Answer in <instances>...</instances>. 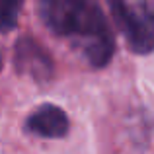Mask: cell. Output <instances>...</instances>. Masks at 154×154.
<instances>
[{
	"label": "cell",
	"instance_id": "obj_1",
	"mask_svg": "<svg viewBox=\"0 0 154 154\" xmlns=\"http://www.w3.org/2000/svg\"><path fill=\"white\" fill-rule=\"evenodd\" d=\"M41 20L53 33L66 37L92 66L111 60L113 39L102 10L90 0H39Z\"/></svg>",
	"mask_w": 154,
	"mask_h": 154
},
{
	"label": "cell",
	"instance_id": "obj_2",
	"mask_svg": "<svg viewBox=\"0 0 154 154\" xmlns=\"http://www.w3.org/2000/svg\"><path fill=\"white\" fill-rule=\"evenodd\" d=\"M109 10L133 53L154 51V8L146 0H109Z\"/></svg>",
	"mask_w": 154,
	"mask_h": 154
},
{
	"label": "cell",
	"instance_id": "obj_3",
	"mask_svg": "<svg viewBox=\"0 0 154 154\" xmlns=\"http://www.w3.org/2000/svg\"><path fill=\"white\" fill-rule=\"evenodd\" d=\"M14 60L18 68L35 80H47L51 76V59L33 39H20L16 45Z\"/></svg>",
	"mask_w": 154,
	"mask_h": 154
},
{
	"label": "cell",
	"instance_id": "obj_4",
	"mask_svg": "<svg viewBox=\"0 0 154 154\" xmlns=\"http://www.w3.org/2000/svg\"><path fill=\"white\" fill-rule=\"evenodd\" d=\"M27 129L37 137L60 139L68 131V117L60 107L47 103L27 117Z\"/></svg>",
	"mask_w": 154,
	"mask_h": 154
},
{
	"label": "cell",
	"instance_id": "obj_5",
	"mask_svg": "<svg viewBox=\"0 0 154 154\" xmlns=\"http://www.w3.org/2000/svg\"><path fill=\"white\" fill-rule=\"evenodd\" d=\"M22 2L23 0H2L0 14H2V31L4 33H8V31L16 26L20 8H22Z\"/></svg>",
	"mask_w": 154,
	"mask_h": 154
}]
</instances>
